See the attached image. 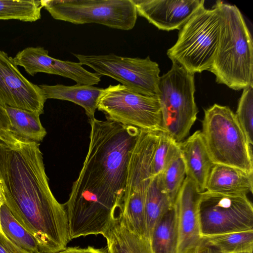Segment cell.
I'll use <instances>...</instances> for the list:
<instances>
[{"instance_id":"obj_1","label":"cell","mask_w":253,"mask_h":253,"mask_svg":"<svg viewBox=\"0 0 253 253\" xmlns=\"http://www.w3.org/2000/svg\"><path fill=\"white\" fill-rule=\"evenodd\" d=\"M90 142L69 198L64 204L71 240L103 235L121 209L132 149L140 130L106 118L89 120Z\"/></svg>"},{"instance_id":"obj_2","label":"cell","mask_w":253,"mask_h":253,"mask_svg":"<svg viewBox=\"0 0 253 253\" xmlns=\"http://www.w3.org/2000/svg\"><path fill=\"white\" fill-rule=\"evenodd\" d=\"M220 16L218 44L209 71L218 84L234 90L253 85V43L244 18L235 5L217 1Z\"/></svg>"},{"instance_id":"obj_3","label":"cell","mask_w":253,"mask_h":253,"mask_svg":"<svg viewBox=\"0 0 253 253\" xmlns=\"http://www.w3.org/2000/svg\"><path fill=\"white\" fill-rule=\"evenodd\" d=\"M201 132L214 164L253 173L252 146L229 107L214 104L205 109Z\"/></svg>"},{"instance_id":"obj_4","label":"cell","mask_w":253,"mask_h":253,"mask_svg":"<svg viewBox=\"0 0 253 253\" xmlns=\"http://www.w3.org/2000/svg\"><path fill=\"white\" fill-rule=\"evenodd\" d=\"M220 27L216 5L211 9L202 7L179 30L177 40L167 55L189 73L209 71L217 50Z\"/></svg>"},{"instance_id":"obj_5","label":"cell","mask_w":253,"mask_h":253,"mask_svg":"<svg viewBox=\"0 0 253 253\" xmlns=\"http://www.w3.org/2000/svg\"><path fill=\"white\" fill-rule=\"evenodd\" d=\"M158 88L163 129L180 142L188 135L198 112L194 74L172 62L170 69L160 77Z\"/></svg>"},{"instance_id":"obj_6","label":"cell","mask_w":253,"mask_h":253,"mask_svg":"<svg viewBox=\"0 0 253 253\" xmlns=\"http://www.w3.org/2000/svg\"><path fill=\"white\" fill-rule=\"evenodd\" d=\"M43 7L56 20L75 24L96 23L128 31L137 13L132 0H42Z\"/></svg>"},{"instance_id":"obj_7","label":"cell","mask_w":253,"mask_h":253,"mask_svg":"<svg viewBox=\"0 0 253 253\" xmlns=\"http://www.w3.org/2000/svg\"><path fill=\"white\" fill-rule=\"evenodd\" d=\"M106 118L148 131H164L157 95H143L118 84L104 88L97 103Z\"/></svg>"},{"instance_id":"obj_8","label":"cell","mask_w":253,"mask_h":253,"mask_svg":"<svg viewBox=\"0 0 253 253\" xmlns=\"http://www.w3.org/2000/svg\"><path fill=\"white\" fill-rule=\"evenodd\" d=\"M73 55L79 62L90 67L99 76L112 78L131 90L149 96L158 93L160 68L149 56L140 58L122 57L114 53Z\"/></svg>"},{"instance_id":"obj_9","label":"cell","mask_w":253,"mask_h":253,"mask_svg":"<svg viewBox=\"0 0 253 253\" xmlns=\"http://www.w3.org/2000/svg\"><path fill=\"white\" fill-rule=\"evenodd\" d=\"M198 210L202 235L253 230V207L247 195L205 191Z\"/></svg>"},{"instance_id":"obj_10","label":"cell","mask_w":253,"mask_h":253,"mask_svg":"<svg viewBox=\"0 0 253 253\" xmlns=\"http://www.w3.org/2000/svg\"><path fill=\"white\" fill-rule=\"evenodd\" d=\"M13 58L0 50V104L34 112H44L46 100L42 89L20 72Z\"/></svg>"},{"instance_id":"obj_11","label":"cell","mask_w":253,"mask_h":253,"mask_svg":"<svg viewBox=\"0 0 253 253\" xmlns=\"http://www.w3.org/2000/svg\"><path fill=\"white\" fill-rule=\"evenodd\" d=\"M17 66L22 67L30 75L45 73L74 80L77 84L94 85L101 81V76L88 71L80 62L61 60L50 57L43 47H28L13 57Z\"/></svg>"},{"instance_id":"obj_12","label":"cell","mask_w":253,"mask_h":253,"mask_svg":"<svg viewBox=\"0 0 253 253\" xmlns=\"http://www.w3.org/2000/svg\"><path fill=\"white\" fill-rule=\"evenodd\" d=\"M201 193L186 176L174 202L178 226L176 253H194L200 246L202 234L198 208Z\"/></svg>"},{"instance_id":"obj_13","label":"cell","mask_w":253,"mask_h":253,"mask_svg":"<svg viewBox=\"0 0 253 253\" xmlns=\"http://www.w3.org/2000/svg\"><path fill=\"white\" fill-rule=\"evenodd\" d=\"M137 14L159 29L180 30L200 8L203 0H132Z\"/></svg>"},{"instance_id":"obj_14","label":"cell","mask_w":253,"mask_h":253,"mask_svg":"<svg viewBox=\"0 0 253 253\" xmlns=\"http://www.w3.org/2000/svg\"><path fill=\"white\" fill-rule=\"evenodd\" d=\"M186 176L191 179L201 192L206 191L207 180L214 164L208 152L201 130L179 142Z\"/></svg>"},{"instance_id":"obj_15","label":"cell","mask_w":253,"mask_h":253,"mask_svg":"<svg viewBox=\"0 0 253 253\" xmlns=\"http://www.w3.org/2000/svg\"><path fill=\"white\" fill-rule=\"evenodd\" d=\"M253 173L235 167L214 164L206 191L215 194L247 195L253 191Z\"/></svg>"},{"instance_id":"obj_16","label":"cell","mask_w":253,"mask_h":253,"mask_svg":"<svg viewBox=\"0 0 253 253\" xmlns=\"http://www.w3.org/2000/svg\"><path fill=\"white\" fill-rule=\"evenodd\" d=\"M148 184L126 182L123 202L118 216L132 232L140 237L149 239L145 206Z\"/></svg>"},{"instance_id":"obj_17","label":"cell","mask_w":253,"mask_h":253,"mask_svg":"<svg viewBox=\"0 0 253 253\" xmlns=\"http://www.w3.org/2000/svg\"><path fill=\"white\" fill-rule=\"evenodd\" d=\"M46 99H56L72 102L83 107L88 120L94 118L99 98L104 88L93 85L76 84L67 86L61 84L56 85L40 84Z\"/></svg>"},{"instance_id":"obj_18","label":"cell","mask_w":253,"mask_h":253,"mask_svg":"<svg viewBox=\"0 0 253 253\" xmlns=\"http://www.w3.org/2000/svg\"><path fill=\"white\" fill-rule=\"evenodd\" d=\"M103 236L109 253H154L150 240L130 230L118 216Z\"/></svg>"},{"instance_id":"obj_19","label":"cell","mask_w":253,"mask_h":253,"mask_svg":"<svg viewBox=\"0 0 253 253\" xmlns=\"http://www.w3.org/2000/svg\"><path fill=\"white\" fill-rule=\"evenodd\" d=\"M10 122V132L16 138L39 143L46 134L40 119L34 112L7 106L4 107Z\"/></svg>"},{"instance_id":"obj_20","label":"cell","mask_w":253,"mask_h":253,"mask_svg":"<svg viewBox=\"0 0 253 253\" xmlns=\"http://www.w3.org/2000/svg\"><path fill=\"white\" fill-rule=\"evenodd\" d=\"M154 253H176L178 226L176 209L174 205L155 225L150 237Z\"/></svg>"},{"instance_id":"obj_21","label":"cell","mask_w":253,"mask_h":253,"mask_svg":"<svg viewBox=\"0 0 253 253\" xmlns=\"http://www.w3.org/2000/svg\"><path fill=\"white\" fill-rule=\"evenodd\" d=\"M174 205L161 185L159 175L152 177L146 191L145 206L148 238L162 217Z\"/></svg>"},{"instance_id":"obj_22","label":"cell","mask_w":253,"mask_h":253,"mask_svg":"<svg viewBox=\"0 0 253 253\" xmlns=\"http://www.w3.org/2000/svg\"><path fill=\"white\" fill-rule=\"evenodd\" d=\"M201 243L220 253L253 252V230L202 235Z\"/></svg>"},{"instance_id":"obj_23","label":"cell","mask_w":253,"mask_h":253,"mask_svg":"<svg viewBox=\"0 0 253 253\" xmlns=\"http://www.w3.org/2000/svg\"><path fill=\"white\" fill-rule=\"evenodd\" d=\"M1 229L5 236L19 247L31 253H41L35 239L15 219L3 204L0 211Z\"/></svg>"},{"instance_id":"obj_24","label":"cell","mask_w":253,"mask_h":253,"mask_svg":"<svg viewBox=\"0 0 253 253\" xmlns=\"http://www.w3.org/2000/svg\"><path fill=\"white\" fill-rule=\"evenodd\" d=\"M42 0H0V20L35 22L41 18Z\"/></svg>"},{"instance_id":"obj_25","label":"cell","mask_w":253,"mask_h":253,"mask_svg":"<svg viewBox=\"0 0 253 253\" xmlns=\"http://www.w3.org/2000/svg\"><path fill=\"white\" fill-rule=\"evenodd\" d=\"M180 154L179 142L167 132L160 131L152 166L153 177L161 173Z\"/></svg>"},{"instance_id":"obj_26","label":"cell","mask_w":253,"mask_h":253,"mask_svg":"<svg viewBox=\"0 0 253 253\" xmlns=\"http://www.w3.org/2000/svg\"><path fill=\"white\" fill-rule=\"evenodd\" d=\"M158 175L163 189L174 204L186 176L185 166L181 154Z\"/></svg>"},{"instance_id":"obj_27","label":"cell","mask_w":253,"mask_h":253,"mask_svg":"<svg viewBox=\"0 0 253 253\" xmlns=\"http://www.w3.org/2000/svg\"><path fill=\"white\" fill-rule=\"evenodd\" d=\"M235 116L247 136L250 145L253 144V85L243 89Z\"/></svg>"},{"instance_id":"obj_28","label":"cell","mask_w":253,"mask_h":253,"mask_svg":"<svg viewBox=\"0 0 253 253\" xmlns=\"http://www.w3.org/2000/svg\"><path fill=\"white\" fill-rule=\"evenodd\" d=\"M0 253H31L19 247L0 232Z\"/></svg>"},{"instance_id":"obj_29","label":"cell","mask_w":253,"mask_h":253,"mask_svg":"<svg viewBox=\"0 0 253 253\" xmlns=\"http://www.w3.org/2000/svg\"><path fill=\"white\" fill-rule=\"evenodd\" d=\"M55 253H109L107 248H96L92 246L85 248L69 247Z\"/></svg>"},{"instance_id":"obj_30","label":"cell","mask_w":253,"mask_h":253,"mask_svg":"<svg viewBox=\"0 0 253 253\" xmlns=\"http://www.w3.org/2000/svg\"><path fill=\"white\" fill-rule=\"evenodd\" d=\"M10 131V122L5 108L0 104V136Z\"/></svg>"},{"instance_id":"obj_31","label":"cell","mask_w":253,"mask_h":253,"mask_svg":"<svg viewBox=\"0 0 253 253\" xmlns=\"http://www.w3.org/2000/svg\"><path fill=\"white\" fill-rule=\"evenodd\" d=\"M194 253H220L211 248L200 243V246Z\"/></svg>"},{"instance_id":"obj_32","label":"cell","mask_w":253,"mask_h":253,"mask_svg":"<svg viewBox=\"0 0 253 253\" xmlns=\"http://www.w3.org/2000/svg\"><path fill=\"white\" fill-rule=\"evenodd\" d=\"M5 203V198L3 194L2 183L0 180V205H2Z\"/></svg>"},{"instance_id":"obj_33","label":"cell","mask_w":253,"mask_h":253,"mask_svg":"<svg viewBox=\"0 0 253 253\" xmlns=\"http://www.w3.org/2000/svg\"><path fill=\"white\" fill-rule=\"evenodd\" d=\"M253 253V252H251V251H243V252H238V253Z\"/></svg>"},{"instance_id":"obj_34","label":"cell","mask_w":253,"mask_h":253,"mask_svg":"<svg viewBox=\"0 0 253 253\" xmlns=\"http://www.w3.org/2000/svg\"><path fill=\"white\" fill-rule=\"evenodd\" d=\"M1 205H0V207H1ZM0 231H1V229L0 221Z\"/></svg>"}]
</instances>
